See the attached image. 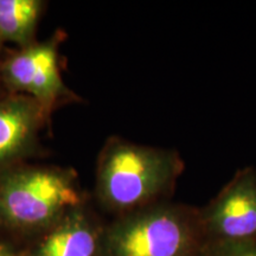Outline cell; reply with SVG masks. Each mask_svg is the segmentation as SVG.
<instances>
[{
  "mask_svg": "<svg viewBox=\"0 0 256 256\" xmlns=\"http://www.w3.org/2000/svg\"><path fill=\"white\" fill-rule=\"evenodd\" d=\"M184 170L185 162L177 150L110 136L96 164V198L116 217L124 215L168 200Z\"/></svg>",
  "mask_w": 256,
  "mask_h": 256,
  "instance_id": "obj_1",
  "label": "cell"
},
{
  "mask_svg": "<svg viewBox=\"0 0 256 256\" xmlns=\"http://www.w3.org/2000/svg\"><path fill=\"white\" fill-rule=\"evenodd\" d=\"M206 243L200 208L164 200L107 224L102 256H200Z\"/></svg>",
  "mask_w": 256,
  "mask_h": 256,
  "instance_id": "obj_2",
  "label": "cell"
},
{
  "mask_svg": "<svg viewBox=\"0 0 256 256\" xmlns=\"http://www.w3.org/2000/svg\"><path fill=\"white\" fill-rule=\"evenodd\" d=\"M84 204L72 170L32 166L0 174V228L43 232Z\"/></svg>",
  "mask_w": 256,
  "mask_h": 256,
  "instance_id": "obj_3",
  "label": "cell"
},
{
  "mask_svg": "<svg viewBox=\"0 0 256 256\" xmlns=\"http://www.w3.org/2000/svg\"><path fill=\"white\" fill-rule=\"evenodd\" d=\"M58 36L19 49L0 64V75L16 94L34 98L49 119L60 102L75 95L64 84L60 69Z\"/></svg>",
  "mask_w": 256,
  "mask_h": 256,
  "instance_id": "obj_4",
  "label": "cell"
},
{
  "mask_svg": "<svg viewBox=\"0 0 256 256\" xmlns=\"http://www.w3.org/2000/svg\"><path fill=\"white\" fill-rule=\"evenodd\" d=\"M200 217L206 243L256 241V168L238 170Z\"/></svg>",
  "mask_w": 256,
  "mask_h": 256,
  "instance_id": "obj_5",
  "label": "cell"
},
{
  "mask_svg": "<svg viewBox=\"0 0 256 256\" xmlns=\"http://www.w3.org/2000/svg\"><path fill=\"white\" fill-rule=\"evenodd\" d=\"M46 120L40 106L26 95L0 100V174L30 154Z\"/></svg>",
  "mask_w": 256,
  "mask_h": 256,
  "instance_id": "obj_6",
  "label": "cell"
},
{
  "mask_svg": "<svg viewBox=\"0 0 256 256\" xmlns=\"http://www.w3.org/2000/svg\"><path fill=\"white\" fill-rule=\"evenodd\" d=\"M104 226L82 204L42 232L24 256H102Z\"/></svg>",
  "mask_w": 256,
  "mask_h": 256,
  "instance_id": "obj_7",
  "label": "cell"
},
{
  "mask_svg": "<svg viewBox=\"0 0 256 256\" xmlns=\"http://www.w3.org/2000/svg\"><path fill=\"white\" fill-rule=\"evenodd\" d=\"M42 10L40 0H0V36L4 42L20 49L32 46Z\"/></svg>",
  "mask_w": 256,
  "mask_h": 256,
  "instance_id": "obj_8",
  "label": "cell"
},
{
  "mask_svg": "<svg viewBox=\"0 0 256 256\" xmlns=\"http://www.w3.org/2000/svg\"><path fill=\"white\" fill-rule=\"evenodd\" d=\"M200 256H256V241L206 243Z\"/></svg>",
  "mask_w": 256,
  "mask_h": 256,
  "instance_id": "obj_9",
  "label": "cell"
},
{
  "mask_svg": "<svg viewBox=\"0 0 256 256\" xmlns=\"http://www.w3.org/2000/svg\"><path fill=\"white\" fill-rule=\"evenodd\" d=\"M0 256H22V255H18L17 252H14L12 249H10L8 246L2 244V243H0Z\"/></svg>",
  "mask_w": 256,
  "mask_h": 256,
  "instance_id": "obj_10",
  "label": "cell"
},
{
  "mask_svg": "<svg viewBox=\"0 0 256 256\" xmlns=\"http://www.w3.org/2000/svg\"><path fill=\"white\" fill-rule=\"evenodd\" d=\"M4 43H5V42H4V40H2V36H0V49H2V46H4Z\"/></svg>",
  "mask_w": 256,
  "mask_h": 256,
  "instance_id": "obj_11",
  "label": "cell"
},
{
  "mask_svg": "<svg viewBox=\"0 0 256 256\" xmlns=\"http://www.w3.org/2000/svg\"><path fill=\"white\" fill-rule=\"evenodd\" d=\"M0 80H2V75H0Z\"/></svg>",
  "mask_w": 256,
  "mask_h": 256,
  "instance_id": "obj_12",
  "label": "cell"
}]
</instances>
